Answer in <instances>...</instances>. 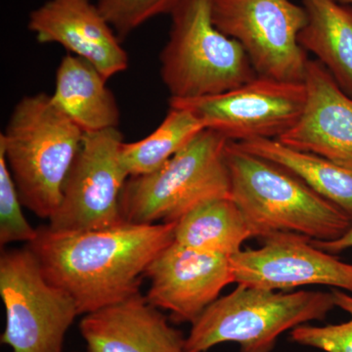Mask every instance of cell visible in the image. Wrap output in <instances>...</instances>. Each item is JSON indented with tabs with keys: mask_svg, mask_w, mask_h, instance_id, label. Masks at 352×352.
<instances>
[{
	"mask_svg": "<svg viewBox=\"0 0 352 352\" xmlns=\"http://www.w3.org/2000/svg\"><path fill=\"white\" fill-rule=\"evenodd\" d=\"M176 222L58 232L38 227L28 247L44 276L87 314L140 293L146 268L175 242Z\"/></svg>",
	"mask_w": 352,
	"mask_h": 352,
	"instance_id": "6da1fadb",
	"label": "cell"
},
{
	"mask_svg": "<svg viewBox=\"0 0 352 352\" xmlns=\"http://www.w3.org/2000/svg\"><path fill=\"white\" fill-rule=\"evenodd\" d=\"M226 157L230 197L252 238L289 233L333 241L351 228L352 217L344 210L281 166L244 151L232 141L226 146Z\"/></svg>",
	"mask_w": 352,
	"mask_h": 352,
	"instance_id": "7a4b0ae2",
	"label": "cell"
},
{
	"mask_svg": "<svg viewBox=\"0 0 352 352\" xmlns=\"http://www.w3.org/2000/svg\"><path fill=\"white\" fill-rule=\"evenodd\" d=\"M85 132L45 92L23 97L0 134L23 206L50 219L62 200L65 182L82 146Z\"/></svg>",
	"mask_w": 352,
	"mask_h": 352,
	"instance_id": "3957f363",
	"label": "cell"
},
{
	"mask_svg": "<svg viewBox=\"0 0 352 352\" xmlns=\"http://www.w3.org/2000/svg\"><path fill=\"white\" fill-rule=\"evenodd\" d=\"M335 307L332 292H277L238 284L192 324L185 352H206L223 342H236L240 352H271L282 333L324 320Z\"/></svg>",
	"mask_w": 352,
	"mask_h": 352,
	"instance_id": "277c9868",
	"label": "cell"
},
{
	"mask_svg": "<svg viewBox=\"0 0 352 352\" xmlns=\"http://www.w3.org/2000/svg\"><path fill=\"white\" fill-rule=\"evenodd\" d=\"M170 16L160 73L171 99L224 94L258 76L242 45L215 27L212 0H182Z\"/></svg>",
	"mask_w": 352,
	"mask_h": 352,
	"instance_id": "5b68a950",
	"label": "cell"
},
{
	"mask_svg": "<svg viewBox=\"0 0 352 352\" xmlns=\"http://www.w3.org/2000/svg\"><path fill=\"white\" fill-rule=\"evenodd\" d=\"M228 142L205 129L157 170L131 176L120 197L122 221L173 223L203 201L230 197Z\"/></svg>",
	"mask_w": 352,
	"mask_h": 352,
	"instance_id": "8992f818",
	"label": "cell"
},
{
	"mask_svg": "<svg viewBox=\"0 0 352 352\" xmlns=\"http://www.w3.org/2000/svg\"><path fill=\"white\" fill-rule=\"evenodd\" d=\"M0 296L6 308L1 342L12 352H62L78 314L74 298L51 284L29 247L0 256Z\"/></svg>",
	"mask_w": 352,
	"mask_h": 352,
	"instance_id": "52a82bcc",
	"label": "cell"
},
{
	"mask_svg": "<svg viewBox=\"0 0 352 352\" xmlns=\"http://www.w3.org/2000/svg\"><path fill=\"white\" fill-rule=\"evenodd\" d=\"M215 27L244 48L258 76L305 82L307 51L298 34L307 22L291 0H212Z\"/></svg>",
	"mask_w": 352,
	"mask_h": 352,
	"instance_id": "ba28073f",
	"label": "cell"
},
{
	"mask_svg": "<svg viewBox=\"0 0 352 352\" xmlns=\"http://www.w3.org/2000/svg\"><path fill=\"white\" fill-rule=\"evenodd\" d=\"M118 129L85 133L48 228L58 232L108 228L122 223L120 197L129 178Z\"/></svg>",
	"mask_w": 352,
	"mask_h": 352,
	"instance_id": "9c48e42d",
	"label": "cell"
},
{
	"mask_svg": "<svg viewBox=\"0 0 352 352\" xmlns=\"http://www.w3.org/2000/svg\"><path fill=\"white\" fill-rule=\"evenodd\" d=\"M305 82H282L256 76L251 82L212 96L171 99L168 105L194 113L205 129L228 141L279 139L292 129L305 110Z\"/></svg>",
	"mask_w": 352,
	"mask_h": 352,
	"instance_id": "30bf717a",
	"label": "cell"
},
{
	"mask_svg": "<svg viewBox=\"0 0 352 352\" xmlns=\"http://www.w3.org/2000/svg\"><path fill=\"white\" fill-rule=\"evenodd\" d=\"M263 241V247L241 250L230 258L234 283L277 292L318 285L352 295L351 263L298 234H275Z\"/></svg>",
	"mask_w": 352,
	"mask_h": 352,
	"instance_id": "8fae6325",
	"label": "cell"
},
{
	"mask_svg": "<svg viewBox=\"0 0 352 352\" xmlns=\"http://www.w3.org/2000/svg\"><path fill=\"white\" fill-rule=\"evenodd\" d=\"M230 258L171 243L146 268L144 277L150 280L146 298L170 311L175 322L193 324L234 283Z\"/></svg>",
	"mask_w": 352,
	"mask_h": 352,
	"instance_id": "7c38bea8",
	"label": "cell"
},
{
	"mask_svg": "<svg viewBox=\"0 0 352 352\" xmlns=\"http://www.w3.org/2000/svg\"><path fill=\"white\" fill-rule=\"evenodd\" d=\"M28 29L39 43L60 44L107 80L129 67L122 41L91 0H46L30 13Z\"/></svg>",
	"mask_w": 352,
	"mask_h": 352,
	"instance_id": "4fadbf2b",
	"label": "cell"
},
{
	"mask_svg": "<svg viewBox=\"0 0 352 352\" xmlns=\"http://www.w3.org/2000/svg\"><path fill=\"white\" fill-rule=\"evenodd\" d=\"M305 85L302 115L278 140L352 170V97L317 60L308 61Z\"/></svg>",
	"mask_w": 352,
	"mask_h": 352,
	"instance_id": "5bb4252c",
	"label": "cell"
},
{
	"mask_svg": "<svg viewBox=\"0 0 352 352\" xmlns=\"http://www.w3.org/2000/svg\"><path fill=\"white\" fill-rule=\"evenodd\" d=\"M87 352H185L182 333L140 293L85 314Z\"/></svg>",
	"mask_w": 352,
	"mask_h": 352,
	"instance_id": "9a60e30c",
	"label": "cell"
},
{
	"mask_svg": "<svg viewBox=\"0 0 352 352\" xmlns=\"http://www.w3.org/2000/svg\"><path fill=\"white\" fill-rule=\"evenodd\" d=\"M107 80L94 65L69 53L58 67L51 96L85 133L118 129L120 109Z\"/></svg>",
	"mask_w": 352,
	"mask_h": 352,
	"instance_id": "2e32d148",
	"label": "cell"
},
{
	"mask_svg": "<svg viewBox=\"0 0 352 352\" xmlns=\"http://www.w3.org/2000/svg\"><path fill=\"white\" fill-rule=\"evenodd\" d=\"M307 22L298 43L352 97V6L337 0H302Z\"/></svg>",
	"mask_w": 352,
	"mask_h": 352,
	"instance_id": "e0dca14e",
	"label": "cell"
},
{
	"mask_svg": "<svg viewBox=\"0 0 352 352\" xmlns=\"http://www.w3.org/2000/svg\"><path fill=\"white\" fill-rule=\"evenodd\" d=\"M241 149L281 166L352 217V170L326 157L285 145L278 139L236 142Z\"/></svg>",
	"mask_w": 352,
	"mask_h": 352,
	"instance_id": "ac0fdd59",
	"label": "cell"
},
{
	"mask_svg": "<svg viewBox=\"0 0 352 352\" xmlns=\"http://www.w3.org/2000/svg\"><path fill=\"white\" fill-rule=\"evenodd\" d=\"M252 238L244 215L231 197L199 204L176 222L175 242L195 251L232 258Z\"/></svg>",
	"mask_w": 352,
	"mask_h": 352,
	"instance_id": "d6986e66",
	"label": "cell"
},
{
	"mask_svg": "<svg viewBox=\"0 0 352 352\" xmlns=\"http://www.w3.org/2000/svg\"><path fill=\"white\" fill-rule=\"evenodd\" d=\"M204 129L193 113L170 105L163 122L151 134L135 142L122 143L120 157L129 177L157 170Z\"/></svg>",
	"mask_w": 352,
	"mask_h": 352,
	"instance_id": "ffe728a7",
	"label": "cell"
},
{
	"mask_svg": "<svg viewBox=\"0 0 352 352\" xmlns=\"http://www.w3.org/2000/svg\"><path fill=\"white\" fill-rule=\"evenodd\" d=\"M331 292L336 307L349 315V320L325 326H298L291 331V340L324 352H352V295L339 289Z\"/></svg>",
	"mask_w": 352,
	"mask_h": 352,
	"instance_id": "44dd1931",
	"label": "cell"
},
{
	"mask_svg": "<svg viewBox=\"0 0 352 352\" xmlns=\"http://www.w3.org/2000/svg\"><path fill=\"white\" fill-rule=\"evenodd\" d=\"M22 201L14 182L6 157L0 151V245L36 239L38 228H34L23 214Z\"/></svg>",
	"mask_w": 352,
	"mask_h": 352,
	"instance_id": "7402d4cb",
	"label": "cell"
},
{
	"mask_svg": "<svg viewBox=\"0 0 352 352\" xmlns=\"http://www.w3.org/2000/svg\"><path fill=\"white\" fill-rule=\"evenodd\" d=\"M182 0H98L97 6L120 41L148 21L170 15Z\"/></svg>",
	"mask_w": 352,
	"mask_h": 352,
	"instance_id": "603a6c76",
	"label": "cell"
},
{
	"mask_svg": "<svg viewBox=\"0 0 352 352\" xmlns=\"http://www.w3.org/2000/svg\"><path fill=\"white\" fill-rule=\"evenodd\" d=\"M312 244L322 251L337 256L340 252L346 251L352 248V227L344 235L339 239L333 241H312Z\"/></svg>",
	"mask_w": 352,
	"mask_h": 352,
	"instance_id": "cb8c5ba5",
	"label": "cell"
},
{
	"mask_svg": "<svg viewBox=\"0 0 352 352\" xmlns=\"http://www.w3.org/2000/svg\"><path fill=\"white\" fill-rule=\"evenodd\" d=\"M337 1L340 2V3L347 4V6H352V0H337Z\"/></svg>",
	"mask_w": 352,
	"mask_h": 352,
	"instance_id": "d4e9b609",
	"label": "cell"
}]
</instances>
